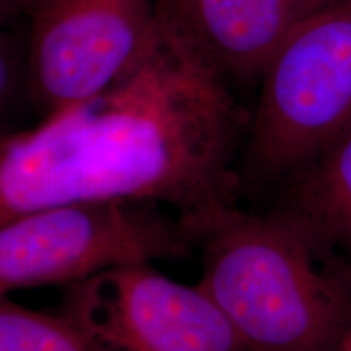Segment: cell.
Here are the masks:
<instances>
[{"instance_id": "obj_8", "label": "cell", "mask_w": 351, "mask_h": 351, "mask_svg": "<svg viewBox=\"0 0 351 351\" xmlns=\"http://www.w3.org/2000/svg\"><path fill=\"white\" fill-rule=\"evenodd\" d=\"M274 208L295 218L351 271V125L285 182Z\"/></svg>"}, {"instance_id": "obj_5", "label": "cell", "mask_w": 351, "mask_h": 351, "mask_svg": "<svg viewBox=\"0 0 351 351\" xmlns=\"http://www.w3.org/2000/svg\"><path fill=\"white\" fill-rule=\"evenodd\" d=\"M26 91L44 117L106 93L152 51L156 0H32Z\"/></svg>"}, {"instance_id": "obj_12", "label": "cell", "mask_w": 351, "mask_h": 351, "mask_svg": "<svg viewBox=\"0 0 351 351\" xmlns=\"http://www.w3.org/2000/svg\"><path fill=\"white\" fill-rule=\"evenodd\" d=\"M339 351H351V332L345 337V340L341 341Z\"/></svg>"}, {"instance_id": "obj_1", "label": "cell", "mask_w": 351, "mask_h": 351, "mask_svg": "<svg viewBox=\"0 0 351 351\" xmlns=\"http://www.w3.org/2000/svg\"><path fill=\"white\" fill-rule=\"evenodd\" d=\"M243 125L230 78L160 21L143 62L106 93L0 135V225L111 202L168 205L192 225L236 204Z\"/></svg>"}, {"instance_id": "obj_9", "label": "cell", "mask_w": 351, "mask_h": 351, "mask_svg": "<svg viewBox=\"0 0 351 351\" xmlns=\"http://www.w3.org/2000/svg\"><path fill=\"white\" fill-rule=\"evenodd\" d=\"M0 351H103L65 314L33 311L0 295Z\"/></svg>"}, {"instance_id": "obj_4", "label": "cell", "mask_w": 351, "mask_h": 351, "mask_svg": "<svg viewBox=\"0 0 351 351\" xmlns=\"http://www.w3.org/2000/svg\"><path fill=\"white\" fill-rule=\"evenodd\" d=\"M197 251L181 218L148 202L64 205L0 225V295L72 285L132 262L182 261Z\"/></svg>"}, {"instance_id": "obj_7", "label": "cell", "mask_w": 351, "mask_h": 351, "mask_svg": "<svg viewBox=\"0 0 351 351\" xmlns=\"http://www.w3.org/2000/svg\"><path fill=\"white\" fill-rule=\"evenodd\" d=\"M332 0H156L161 23L236 80L261 78L278 47Z\"/></svg>"}, {"instance_id": "obj_11", "label": "cell", "mask_w": 351, "mask_h": 351, "mask_svg": "<svg viewBox=\"0 0 351 351\" xmlns=\"http://www.w3.org/2000/svg\"><path fill=\"white\" fill-rule=\"evenodd\" d=\"M32 0H0V25H10L19 13H25V8Z\"/></svg>"}, {"instance_id": "obj_3", "label": "cell", "mask_w": 351, "mask_h": 351, "mask_svg": "<svg viewBox=\"0 0 351 351\" xmlns=\"http://www.w3.org/2000/svg\"><path fill=\"white\" fill-rule=\"evenodd\" d=\"M241 173L287 182L351 125V0H332L263 69Z\"/></svg>"}, {"instance_id": "obj_6", "label": "cell", "mask_w": 351, "mask_h": 351, "mask_svg": "<svg viewBox=\"0 0 351 351\" xmlns=\"http://www.w3.org/2000/svg\"><path fill=\"white\" fill-rule=\"evenodd\" d=\"M62 314L103 351H251L207 291L152 262L101 270L67 285Z\"/></svg>"}, {"instance_id": "obj_2", "label": "cell", "mask_w": 351, "mask_h": 351, "mask_svg": "<svg viewBox=\"0 0 351 351\" xmlns=\"http://www.w3.org/2000/svg\"><path fill=\"white\" fill-rule=\"evenodd\" d=\"M187 230L199 285L251 351H339L351 332V271L295 218L234 204Z\"/></svg>"}, {"instance_id": "obj_10", "label": "cell", "mask_w": 351, "mask_h": 351, "mask_svg": "<svg viewBox=\"0 0 351 351\" xmlns=\"http://www.w3.org/2000/svg\"><path fill=\"white\" fill-rule=\"evenodd\" d=\"M0 25V135L8 132L7 121L20 95L26 91V56L19 41Z\"/></svg>"}]
</instances>
